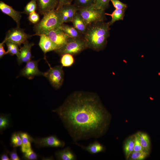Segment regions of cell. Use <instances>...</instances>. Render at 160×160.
<instances>
[{"mask_svg": "<svg viewBox=\"0 0 160 160\" xmlns=\"http://www.w3.org/2000/svg\"><path fill=\"white\" fill-rule=\"evenodd\" d=\"M38 61L31 60L26 63L21 71L20 75L30 80L33 79L36 76L43 75L44 72L40 71L38 69Z\"/></svg>", "mask_w": 160, "mask_h": 160, "instance_id": "10", "label": "cell"}, {"mask_svg": "<svg viewBox=\"0 0 160 160\" xmlns=\"http://www.w3.org/2000/svg\"><path fill=\"white\" fill-rule=\"evenodd\" d=\"M0 9L4 14L11 17L16 23L17 27H20V21L21 17L20 12L15 10L2 1H0Z\"/></svg>", "mask_w": 160, "mask_h": 160, "instance_id": "13", "label": "cell"}, {"mask_svg": "<svg viewBox=\"0 0 160 160\" xmlns=\"http://www.w3.org/2000/svg\"><path fill=\"white\" fill-rule=\"evenodd\" d=\"M11 120L10 114L1 113L0 115V132H3L11 126Z\"/></svg>", "mask_w": 160, "mask_h": 160, "instance_id": "23", "label": "cell"}, {"mask_svg": "<svg viewBox=\"0 0 160 160\" xmlns=\"http://www.w3.org/2000/svg\"><path fill=\"white\" fill-rule=\"evenodd\" d=\"M75 61L73 55L68 53L61 55L60 62L63 67H68L72 65Z\"/></svg>", "mask_w": 160, "mask_h": 160, "instance_id": "24", "label": "cell"}, {"mask_svg": "<svg viewBox=\"0 0 160 160\" xmlns=\"http://www.w3.org/2000/svg\"><path fill=\"white\" fill-rule=\"evenodd\" d=\"M33 143L38 148L47 147L63 148L65 145L64 141L59 139L55 135L44 137L34 138Z\"/></svg>", "mask_w": 160, "mask_h": 160, "instance_id": "8", "label": "cell"}, {"mask_svg": "<svg viewBox=\"0 0 160 160\" xmlns=\"http://www.w3.org/2000/svg\"><path fill=\"white\" fill-rule=\"evenodd\" d=\"M7 45L8 53L11 55H14L18 56L19 53L20 49L18 48V45L13 42L7 41L5 43Z\"/></svg>", "mask_w": 160, "mask_h": 160, "instance_id": "28", "label": "cell"}, {"mask_svg": "<svg viewBox=\"0 0 160 160\" xmlns=\"http://www.w3.org/2000/svg\"><path fill=\"white\" fill-rule=\"evenodd\" d=\"M116 9H125L127 7V5L122 3L119 0H110Z\"/></svg>", "mask_w": 160, "mask_h": 160, "instance_id": "33", "label": "cell"}, {"mask_svg": "<svg viewBox=\"0 0 160 160\" xmlns=\"http://www.w3.org/2000/svg\"><path fill=\"white\" fill-rule=\"evenodd\" d=\"M23 154L22 158L25 160H36L38 157L37 154L33 151L32 148Z\"/></svg>", "mask_w": 160, "mask_h": 160, "instance_id": "32", "label": "cell"}, {"mask_svg": "<svg viewBox=\"0 0 160 160\" xmlns=\"http://www.w3.org/2000/svg\"><path fill=\"white\" fill-rule=\"evenodd\" d=\"M4 43L2 42L0 43V58H1L5 55L8 54L7 51L6 52L4 50Z\"/></svg>", "mask_w": 160, "mask_h": 160, "instance_id": "39", "label": "cell"}, {"mask_svg": "<svg viewBox=\"0 0 160 160\" xmlns=\"http://www.w3.org/2000/svg\"><path fill=\"white\" fill-rule=\"evenodd\" d=\"M135 140V135H133L129 137L124 143V150L127 159H128L130 154L134 151Z\"/></svg>", "mask_w": 160, "mask_h": 160, "instance_id": "20", "label": "cell"}, {"mask_svg": "<svg viewBox=\"0 0 160 160\" xmlns=\"http://www.w3.org/2000/svg\"><path fill=\"white\" fill-rule=\"evenodd\" d=\"M19 132L22 141V145L31 146V143L33 142L34 138L27 132Z\"/></svg>", "mask_w": 160, "mask_h": 160, "instance_id": "29", "label": "cell"}, {"mask_svg": "<svg viewBox=\"0 0 160 160\" xmlns=\"http://www.w3.org/2000/svg\"><path fill=\"white\" fill-rule=\"evenodd\" d=\"M23 144L19 132H15L12 135L10 145L14 148L20 147Z\"/></svg>", "mask_w": 160, "mask_h": 160, "instance_id": "26", "label": "cell"}, {"mask_svg": "<svg viewBox=\"0 0 160 160\" xmlns=\"http://www.w3.org/2000/svg\"><path fill=\"white\" fill-rule=\"evenodd\" d=\"M73 1V0H59V3L56 9H59L65 4H71Z\"/></svg>", "mask_w": 160, "mask_h": 160, "instance_id": "37", "label": "cell"}, {"mask_svg": "<svg viewBox=\"0 0 160 160\" xmlns=\"http://www.w3.org/2000/svg\"><path fill=\"white\" fill-rule=\"evenodd\" d=\"M9 154L10 160H20L21 159L17 153L16 148H14L11 151H9Z\"/></svg>", "mask_w": 160, "mask_h": 160, "instance_id": "36", "label": "cell"}, {"mask_svg": "<svg viewBox=\"0 0 160 160\" xmlns=\"http://www.w3.org/2000/svg\"><path fill=\"white\" fill-rule=\"evenodd\" d=\"M75 143L91 154H95L103 152L105 150V147L104 146L96 140L89 143L87 146H84L76 142Z\"/></svg>", "mask_w": 160, "mask_h": 160, "instance_id": "16", "label": "cell"}, {"mask_svg": "<svg viewBox=\"0 0 160 160\" xmlns=\"http://www.w3.org/2000/svg\"><path fill=\"white\" fill-rule=\"evenodd\" d=\"M44 34L49 38L58 49L64 45L70 38L59 28L50 30Z\"/></svg>", "mask_w": 160, "mask_h": 160, "instance_id": "9", "label": "cell"}, {"mask_svg": "<svg viewBox=\"0 0 160 160\" xmlns=\"http://www.w3.org/2000/svg\"><path fill=\"white\" fill-rule=\"evenodd\" d=\"M39 11L44 15L47 12L56 9L59 0H36Z\"/></svg>", "mask_w": 160, "mask_h": 160, "instance_id": "14", "label": "cell"}, {"mask_svg": "<svg viewBox=\"0 0 160 160\" xmlns=\"http://www.w3.org/2000/svg\"><path fill=\"white\" fill-rule=\"evenodd\" d=\"M105 10L95 7L93 5L79 10L78 12L87 26L93 23L104 21L106 19Z\"/></svg>", "mask_w": 160, "mask_h": 160, "instance_id": "5", "label": "cell"}, {"mask_svg": "<svg viewBox=\"0 0 160 160\" xmlns=\"http://www.w3.org/2000/svg\"><path fill=\"white\" fill-rule=\"evenodd\" d=\"M59 28L63 31L70 37L76 38L82 37L83 35L79 32L74 26L64 24L63 23Z\"/></svg>", "mask_w": 160, "mask_h": 160, "instance_id": "19", "label": "cell"}, {"mask_svg": "<svg viewBox=\"0 0 160 160\" xmlns=\"http://www.w3.org/2000/svg\"><path fill=\"white\" fill-rule=\"evenodd\" d=\"M125 10V9H116L111 14L105 13V15L110 16L112 18L111 20L108 22L109 25L110 26L112 25L117 21L123 20Z\"/></svg>", "mask_w": 160, "mask_h": 160, "instance_id": "22", "label": "cell"}, {"mask_svg": "<svg viewBox=\"0 0 160 160\" xmlns=\"http://www.w3.org/2000/svg\"><path fill=\"white\" fill-rule=\"evenodd\" d=\"M149 152L143 151H133L130 154L128 158L130 160H143L146 158L149 154Z\"/></svg>", "mask_w": 160, "mask_h": 160, "instance_id": "27", "label": "cell"}, {"mask_svg": "<svg viewBox=\"0 0 160 160\" xmlns=\"http://www.w3.org/2000/svg\"><path fill=\"white\" fill-rule=\"evenodd\" d=\"M110 0H95L94 6L105 10L108 7Z\"/></svg>", "mask_w": 160, "mask_h": 160, "instance_id": "31", "label": "cell"}, {"mask_svg": "<svg viewBox=\"0 0 160 160\" xmlns=\"http://www.w3.org/2000/svg\"><path fill=\"white\" fill-rule=\"evenodd\" d=\"M43 15L41 20L34 27L35 35L44 34L50 30L59 28L63 23L60 14L56 9L48 12Z\"/></svg>", "mask_w": 160, "mask_h": 160, "instance_id": "3", "label": "cell"}, {"mask_svg": "<svg viewBox=\"0 0 160 160\" xmlns=\"http://www.w3.org/2000/svg\"><path fill=\"white\" fill-rule=\"evenodd\" d=\"M9 151L7 149H5L0 156V160H10L8 155L9 154Z\"/></svg>", "mask_w": 160, "mask_h": 160, "instance_id": "38", "label": "cell"}, {"mask_svg": "<svg viewBox=\"0 0 160 160\" xmlns=\"http://www.w3.org/2000/svg\"><path fill=\"white\" fill-rule=\"evenodd\" d=\"M37 7L36 0H31L28 3L25 7L23 13L29 15L30 13L35 11Z\"/></svg>", "mask_w": 160, "mask_h": 160, "instance_id": "30", "label": "cell"}, {"mask_svg": "<svg viewBox=\"0 0 160 160\" xmlns=\"http://www.w3.org/2000/svg\"><path fill=\"white\" fill-rule=\"evenodd\" d=\"M95 1V0H73V4L79 10L93 5Z\"/></svg>", "mask_w": 160, "mask_h": 160, "instance_id": "25", "label": "cell"}, {"mask_svg": "<svg viewBox=\"0 0 160 160\" xmlns=\"http://www.w3.org/2000/svg\"><path fill=\"white\" fill-rule=\"evenodd\" d=\"M56 10L62 18L63 23L72 22L75 14L79 10L71 4H65Z\"/></svg>", "mask_w": 160, "mask_h": 160, "instance_id": "11", "label": "cell"}, {"mask_svg": "<svg viewBox=\"0 0 160 160\" xmlns=\"http://www.w3.org/2000/svg\"><path fill=\"white\" fill-rule=\"evenodd\" d=\"M136 134L144 150L149 152L151 148V142L148 135L145 133L140 132H137Z\"/></svg>", "mask_w": 160, "mask_h": 160, "instance_id": "21", "label": "cell"}, {"mask_svg": "<svg viewBox=\"0 0 160 160\" xmlns=\"http://www.w3.org/2000/svg\"><path fill=\"white\" fill-rule=\"evenodd\" d=\"M49 67V69L47 72H44L43 76L46 77L49 82L56 89H58L62 85L64 78V72L61 65L51 67L47 62Z\"/></svg>", "mask_w": 160, "mask_h": 160, "instance_id": "6", "label": "cell"}, {"mask_svg": "<svg viewBox=\"0 0 160 160\" xmlns=\"http://www.w3.org/2000/svg\"><path fill=\"white\" fill-rule=\"evenodd\" d=\"M33 35L26 34L23 29L17 27L12 28L7 31L2 42L4 43L7 41L11 42L20 46Z\"/></svg>", "mask_w": 160, "mask_h": 160, "instance_id": "7", "label": "cell"}, {"mask_svg": "<svg viewBox=\"0 0 160 160\" xmlns=\"http://www.w3.org/2000/svg\"><path fill=\"white\" fill-rule=\"evenodd\" d=\"M55 156L59 160H75L76 159L75 154L69 147L55 152Z\"/></svg>", "mask_w": 160, "mask_h": 160, "instance_id": "17", "label": "cell"}, {"mask_svg": "<svg viewBox=\"0 0 160 160\" xmlns=\"http://www.w3.org/2000/svg\"><path fill=\"white\" fill-rule=\"evenodd\" d=\"M52 111L59 116L75 143L101 136L110 119L97 95L82 91L71 94Z\"/></svg>", "mask_w": 160, "mask_h": 160, "instance_id": "1", "label": "cell"}, {"mask_svg": "<svg viewBox=\"0 0 160 160\" xmlns=\"http://www.w3.org/2000/svg\"><path fill=\"white\" fill-rule=\"evenodd\" d=\"M87 48L84 37H70L64 45L55 51L61 55L66 53L73 55L80 53Z\"/></svg>", "mask_w": 160, "mask_h": 160, "instance_id": "4", "label": "cell"}, {"mask_svg": "<svg viewBox=\"0 0 160 160\" xmlns=\"http://www.w3.org/2000/svg\"><path fill=\"white\" fill-rule=\"evenodd\" d=\"M135 140L134 151H144L138 137L136 134L135 135Z\"/></svg>", "mask_w": 160, "mask_h": 160, "instance_id": "35", "label": "cell"}, {"mask_svg": "<svg viewBox=\"0 0 160 160\" xmlns=\"http://www.w3.org/2000/svg\"><path fill=\"white\" fill-rule=\"evenodd\" d=\"M71 22L79 32L83 35L85 33L87 26L78 11L75 14Z\"/></svg>", "mask_w": 160, "mask_h": 160, "instance_id": "18", "label": "cell"}, {"mask_svg": "<svg viewBox=\"0 0 160 160\" xmlns=\"http://www.w3.org/2000/svg\"><path fill=\"white\" fill-rule=\"evenodd\" d=\"M108 23L100 21L87 26L84 38L88 48L99 51L106 46L109 36V27Z\"/></svg>", "mask_w": 160, "mask_h": 160, "instance_id": "2", "label": "cell"}, {"mask_svg": "<svg viewBox=\"0 0 160 160\" xmlns=\"http://www.w3.org/2000/svg\"><path fill=\"white\" fill-rule=\"evenodd\" d=\"M39 36H40L39 45L45 55L48 52L55 51L58 49L57 46L46 35L41 34Z\"/></svg>", "mask_w": 160, "mask_h": 160, "instance_id": "15", "label": "cell"}, {"mask_svg": "<svg viewBox=\"0 0 160 160\" xmlns=\"http://www.w3.org/2000/svg\"><path fill=\"white\" fill-rule=\"evenodd\" d=\"M28 19L31 23L36 24L39 20V14L35 11L29 15Z\"/></svg>", "mask_w": 160, "mask_h": 160, "instance_id": "34", "label": "cell"}, {"mask_svg": "<svg viewBox=\"0 0 160 160\" xmlns=\"http://www.w3.org/2000/svg\"><path fill=\"white\" fill-rule=\"evenodd\" d=\"M34 45V43H29L27 41L23 44V46L20 49L19 54L17 56V61L18 64H20L24 63H27L31 60V48Z\"/></svg>", "mask_w": 160, "mask_h": 160, "instance_id": "12", "label": "cell"}]
</instances>
